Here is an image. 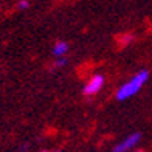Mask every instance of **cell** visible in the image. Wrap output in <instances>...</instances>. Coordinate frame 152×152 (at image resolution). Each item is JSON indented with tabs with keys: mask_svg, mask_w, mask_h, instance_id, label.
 <instances>
[{
	"mask_svg": "<svg viewBox=\"0 0 152 152\" xmlns=\"http://www.w3.org/2000/svg\"><path fill=\"white\" fill-rule=\"evenodd\" d=\"M148 79H149V72L148 70H140L137 75H134L127 82H124V84L118 88V92H116V99L124 101V99L132 98L134 95H137L143 88V86L148 82Z\"/></svg>",
	"mask_w": 152,
	"mask_h": 152,
	"instance_id": "obj_1",
	"label": "cell"
},
{
	"mask_svg": "<svg viewBox=\"0 0 152 152\" xmlns=\"http://www.w3.org/2000/svg\"><path fill=\"white\" fill-rule=\"evenodd\" d=\"M141 140V134H138V132H134V134H130L127 135L124 140H121L118 144H115V148L112 152H127L130 151L135 144Z\"/></svg>",
	"mask_w": 152,
	"mask_h": 152,
	"instance_id": "obj_2",
	"label": "cell"
},
{
	"mask_svg": "<svg viewBox=\"0 0 152 152\" xmlns=\"http://www.w3.org/2000/svg\"><path fill=\"white\" fill-rule=\"evenodd\" d=\"M102 86H104V78H102L101 75H95L92 79H88V82L84 86V95L87 96H92V95H96Z\"/></svg>",
	"mask_w": 152,
	"mask_h": 152,
	"instance_id": "obj_3",
	"label": "cell"
},
{
	"mask_svg": "<svg viewBox=\"0 0 152 152\" xmlns=\"http://www.w3.org/2000/svg\"><path fill=\"white\" fill-rule=\"evenodd\" d=\"M67 51H68V44L64 42V40H59L53 47V54L56 58H64V54H67Z\"/></svg>",
	"mask_w": 152,
	"mask_h": 152,
	"instance_id": "obj_4",
	"label": "cell"
},
{
	"mask_svg": "<svg viewBox=\"0 0 152 152\" xmlns=\"http://www.w3.org/2000/svg\"><path fill=\"white\" fill-rule=\"evenodd\" d=\"M67 64V58H58L56 62H54V67H62Z\"/></svg>",
	"mask_w": 152,
	"mask_h": 152,
	"instance_id": "obj_5",
	"label": "cell"
},
{
	"mask_svg": "<svg viewBox=\"0 0 152 152\" xmlns=\"http://www.w3.org/2000/svg\"><path fill=\"white\" fill-rule=\"evenodd\" d=\"M123 40H124L123 44H129L130 40H134V36H132V34H129V36H124V37H123Z\"/></svg>",
	"mask_w": 152,
	"mask_h": 152,
	"instance_id": "obj_6",
	"label": "cell"
},
{
	"mask_svg": "<svg viewBox=\"0 0 152 152\" xmlns=\"http://www.w3.org/2000/svg\"><path fill=\"white\" fill-rule=\"evenodd\" d=\"M28 6H30L28 2H20V3H19V8H20V10H26Z\"/></svg>",
	"mask_w": 152,
	"mask_h": 152,
	"instance_id": "obj_7",
	"label": "cell"
},
{
	"mask_svg": "<svg viewBox=\"0 0 152 152\" xmlns=\"http://www.w3.org/2000/svg\"><path fill=\"white\" fill-rule=\"evenodd\" d=\"M135 152H144V151H135Z\"/></svg>",
	"mask_w": 152,
	"mask_h": 152,
	"instance_id": "obj_8",
	"label": "cell"
},
{
	"mask_svg": "<svg viewBox=\"0 0 152 152\" xmlns=\"http://www.w3.org/2000/svg\"><path fill=\"white\" fill-rule=\"evenodd\" d=\"M44 152H47V151H44ZM54 152H59V151H54Z\"/></svg>",
	"mask_w": 152,
	"mask_h": 152,
	"instance_id": "obj_9",
	"label": "cell"
}]
</instances>
